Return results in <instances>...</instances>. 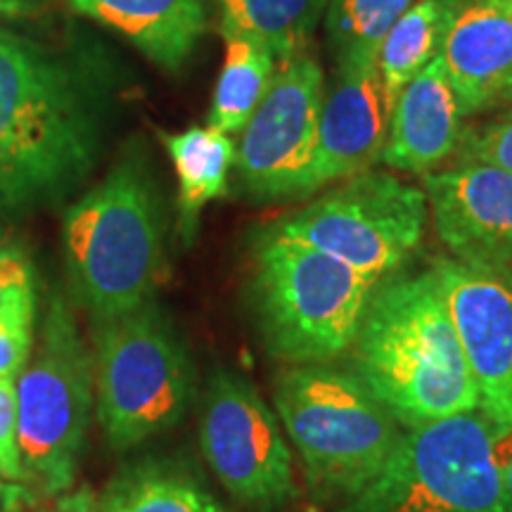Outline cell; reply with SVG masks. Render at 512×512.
Returning a JSON list of instances; mask_svg holds the SVG:
<instances>
[{
    "label": "cell",
    "mask_w": 512,
    "mask_h": 512,
    "mask_svg": "<svg viewBox=\"0 0 512 512\" xmlns=\"http://www.w3.org/2000/svg\"><path fill=\"white\" fill-rule=\"evenodd\" d=\"M36 491L22 482H12L0 475V512H24L34 505Z\"/></svg>",
    "instance_id": "cell-30"
},
{
    "label": "cell",
    "mask_w": 512,
    "mask_h": 512,
    "mask_svg": "<svg viewBox=\"0 0 512 512\" xmlns=\"http://www.w3.org/2000/svg\"><path fill=\"white\" fill-rule=\"evenodd\" d=\"M347 368L403 427L479 411L475 380L434 268L382 280Z\"/></svg>",
    "instance_id": "cell-2"
},
{
    "label": "cell",
    "mask_w": 512,
    "mask_h": 512,
    "mask_svg": "<svg viewBox=\"0 0 512 512\" xmlns=\"http://www.w3.org/2000/svg\"><path fill=\"white\" fill-rule=\"evenodd\" d=\"M107 69L0 29V216L60 202L100 159Z\"/></svg>",
    "instance_id": "cell-1"
},
{
    "label": "cell",
    "mask_w": 512,
    "mask_h": 512,
    "mask_svg": "<svg viewBox=\"0 0 512 512\" xmlns=\"http://www.w3.org/2000/svg\"><path fill=\"white\" fill-rule=\"evenodd\" d=\"M465 3L467 0H415L384 36L377 53V69L387 117L413 76L439 55L441 41Z\"/></svg>",
    "instance_id": "cell-20"
},
{
    "label": "cell",
    "mask_w": 512,
    "mask_h": 512,
    "mask_svg": "<svg viewBox=\"0 0 512 512\" xmlns=\"http://www.w3.org/2000/svg\"><path fill=\"white\" fill-rule=\"evenodd\" d=\"M46 0H0V15L3 17H38L46 12Z\"/></svg>",
    "instance_id": "cell-31"
},
{
    "label": "cell",
    "mask_w": 512,
    "mask_h": 512,
    "mask_svg": "<svg viewBox=\"0 0 512 512\" xmlns=\"http://www.w3.org/2000/svg\"><path fill=\"white\" fill-rule=\"evenodd\" d=\"M496 458L501 470L505 510L512 512V427H496Z\"/></svg>",
    "instance_id": "cell-29"
},
{
    "label": "cell",
    "mask_w": 512,
    "mask_h": 512,
    "mask_svg": "<svg viewBox=\"0 0 512 512\" xmlns=\"http://www.w3.org/2000/svg\"><path fill=\"white\" fill-rule=\"evenodd\" d=\"M389 117L377 57H342L323 98L309 195L380 162Z\"/></svg>",
    "instance_id": "cell-14"
},
{
    "label": "cell",
    "mask_w": 512,
    "mask_h": 512,
    "mask_svg": "<svg viewBox=\"0 0 512 512\" xmlns=\"http://www.w3.org/2000/svg\"><path fill=\"white\" fill-rule=\"evenodd\" d=\"M8 247V238H5V230L0 228V249H5Z\"/></svg>",
    "instance_id": "cell-32"
},
{
    "label": "cell",
    "mask_w": 512,
    "mask_h": 512,
    "mask_svg": "<svg viewBox=\"0 0 512 512\" xmlns=\"http://www.w3.org/2000/svg\"><path fill=\"white\" fill-rule=\"evenodd\" d=\"M323 98V69L309 53L278 64L271 88L242 128L235 152V171L252 200L309 197Z\"/></svg>",
    "instance_id": "cell-11"
},
{
    "label": "cell",
    "mask_w": 512,
    "mask_h": 512,
    "mask_svg": "<svg viewBox=\"0 0 512 512\" xmlns=\"http://www.w3.org/2000/svg\"><path fill=\"white\" fill-rule=\"evenodd\" d=\"M377 285L266 226L252 249L247 299L268 354L285 366H311L349 354Z\"/></svg>",
    "instance_id": "cell-4"
},
{
    "label": "cell",
    "mask_w": 512,
    "mask_h": 512,
    "mask_svg": "<svg viewBox=\"0 0 512 512\" xmlns=\"http://www.w3.org/2000/svg\"><path fill=\"white\" fill-rule=\"evenodd\" d=\"M415 0H330L325 29L342 57H377L384 36Z\"/></svg>",
    "instance_id": "cell-23"
},
{
    "label": "cell",
    "mask_w": 512,
    "mask_h": 512,
    "mask_svg": "<svg viewBox=\"0 0 512 512\" xmlns=\"http://www.w3.org/2000/svg\"><path fill=\"white\" fill-rule=\"evenodd\" d=\"M458 150L460 159L498 166L512 174V110L467 133Z\"/></svg>",
    "instance_id": "cell-25"
},
{
    "label": "cell",
    "mask_w": 512,
    "mask_h": 512,
    "mask_svg": "<svg viewBox=\"0 0 512 512\" xmlns=\"http://www.w3.org/2000/svg\"><path fill=\"white\" fill-rule=\"evenodd\" d=\"M36 290H29L0 311V377H19L34 349Z\"/></svg>",
    "instance_id": "cell-24"
},
{
    "label": "cell",
    "mask_w": 512,
    "mask_h": 512,
    "mask_svg": "<svg viewBox=\"0 0 512 512\" xmlns=\"http://www.w3.org/2000/svg\"><path fill=\"white\" fill-rule=\"evenodd\" d=\"M223 38H249L275 60L306 53L330 0H216Z\"/></svg>",
    "instance_id": "cell-21"
},
{
    "label": "cell",
    "mask_w": 512,
    "mask_h": 512,
    "mask_svg": "<svg viewBox=\"0 0 512 512\" xmlns=\"http://www.w3.org/2000/svg\"><path fill=\"white\" fill-rule=\"evenodd\" d=\"M422 190L453 259L477 266H512V174L458 159L425 176Z\"/></svg>",
    "instance_id": "cell-13"
},
{
    "label": "cell",
    "mask_w": 512,
    "mask_h": 512,
    "mask_svg": "<svg viewBox=\"0 0 512 512\" xmlns=\"http://www.w3.org/2000/svg\"><path fill=\"white\" fill-rule=\"evenodd\" d=\"M62 247L76 304L95 323L150 302L164 268V209L138 150L67 209Z\"/></svg>",
    "instance_id": "cell-3"
},
{
    "label": "cell",
    "mask_w": 512,
    "mask_h": 512,
    "mask_svg": "<svg viewBox=\"0 0 512 512\" xmlns=\"http://www.w3.org/2000/svg\"><path fill=\"white\" fill-rule=\"evenodd\" d=\"M93 356L72 306L50 299L36 354L17 377V430L24 482L43 496L69 491L79 475L93 411Z\"/></svg>",
    "instance_id": "cell-7"
},
{
    "label": "cell",
    "mask_w": 512,
    "mask_h": 512,
    "mask_svg": "<svg viewBox=\"0 0 512 512\" xmlns=\"http://www.w3.org/2000/svg\"><path fill=\"white\" fill-rule=\"evenodd\" d=\"M460 138L463 112L437 55L396 100L380 162L389 169L427 174L458 150Z\"/></svg>",
    "instance_id": "cell-16"
},
{
    "label": "cell",
    "mask_w": 512,
    "mask_h": 512,
    "mask_svg": "<svg viewBox=\"0 0 512 512\" xmlns=\"http://www.w3.org/2000/svg\"><path fill=\"white\" fill-rule=\"evenodd\" d=\"M100 498L105 512H226L190 467L166 458L121 467Z\"/></svg>",
    "instance_id": "cell-19"
},
{
    "label": "cell",
    "mask_w": 512,
    "mask_h": 512,
    "mask_svg": "<svg viewBox=\"0 0 512 512\" xmlns=\"http://www.w3.org/2000/svg\"><path fill=\"white\" fill-rule=\"evenodd\" d=\"M162 140L178 176V230L185 245H190L202 209L226 195L238 147L228 133L214 126H192L176 136H162Z\"/></svg>",
    "instance_id": "cell-18"
},
{
    "label": "cell",
    "mask_w": 512,
    "mask_h": 512,
    "mask_svg": "<svg viewBox=\"0 0 512 512\" xmlns=\"http://www.w3.org/2000/svg\"><path fill=\"white\" fill-rule=\"evenodd\" d=\"M273 406L316 501L342 508L380 475L403 425L347 366H285Z\"/></svg>",
    "instance_id": "cell-5"
},
{
    "label": "cell",
    "mask_w": 512,
    "mask_h": 512,
    "mask_svg": "<svg viewBox=\"0 0 512 512\" xmlns=\"http://www.w3.org/2000/svg\"><path fill=\"white\" fill-rule=\"evenodd\" d=\"M24 512H105V508H102V498L91 486H79V489H69L55 496V501L46 508H27Z\"/></svg>",
    "instance_id": "cell-28"
},
{
    "label": "cell",
    "mask_w": 512,
    "mask_h": 512,
    "mask_svg": "<svg viewBox=\"0 0 512 512\" xmlns=\"http://www.w3.org/2000/svg\"><path fill=\"white\" fill-rule=\"evenodd\" d=\"M223 41H226V60L214 88L209 126L233 136L247 126L256 107L261 105L280 62L271 50L249 38H223Z\"/></svg>",
    "instance_id": "cell-22"
},
{
    "label": "cell",
    "mask_w": 512,
    "mask_h": 512,
    "mask_svg": "<svg viewBox=\"0 0 512 512\" xmlns=\"http://www.w3.org/2000/svg\"><path fill=\"white\" fill-rule=\"evenodd\" d=\"M441 294L475 380L479 413L512 427V266L434 261Z\"/></svg>",
    "instance_id": "cell-12"
},
{
    "label": "cell",
    "mask_w": 512,
    "mask_h": 512,
    "mask_svg": "<svg viewBox=\"0 0 512 512\" xmlns=\"http://www.w3.org/2000/svg\"><path fill=\"white\" fill-rule=\"evenodd\" d=\"M503 3H505V5H508V10L512 12V0H503Z\"/></svg>",
    "instance_id": "cell-33"
},
{
    "label": "cell",
    "mask_w": 512,
    "mask_h": 512,
    "mask_svg": "<svg viewBox=\"0 0 512 512\" xmlns=\"http://www.w3.org/2000/svg\"><path fill=\"white\" fill-rule=\"evenodd\" d=\"M427 221L425 190L389 171H363L268 228L382 283L413 259Z\"/></svg>",
    "instance_id": "cell-9"
},
{
    "label": "cell",
    "mask_w": 512,
    "mask_h": 512,
    "mask_svg": "<svg viewBox=\"0 0 512 512\" xmlns=\"http://www.w3.org/2000/svg\"><path fill=\"white\" fill-rule=\"evenodd\" d=\"M0 475L12 482L27 484L22 456H19L15 377H0Z\"/></svg>",
    "instance_id": "cell-26"
},
{
    "label": "cell",
    "mask_w": 512,
    "mask_h": 512,
    "mask_svg": "<svg viewBox=\"0 0 512 512\" xmlns=\"http://www.w3.org/2000/svg\"><path fill=\"white\" fill-rule=\"evenodd\" d=\"M93 373L95 413L117 451L176 427L195 394L188 349L155 299L95 323Z\"/></svg>",
    "instance_id": "cell-6"
},
{
    "label": "cell",
    "mask_w": 512,
    "mask_h": 512,
    "mask_svg": "<svg viewBox=\"0 0 512 512\" xmlns=\"http://www.w3.org/2000/svg\"><path fill=\"white\" fill-rule=\"evenodd\" d=\"M337 512H508L496 427L479 411L403 427L380 475Z\"/></svg>",
    "instance_id": "cell-8"
},
{
    "label": "cell",
    "mask_w": 512,
    "mask_h": 512,
    "mask_svg": "<svg viewBox=\"0 0 512 512\" xmlns=\"http://www.w3.org/2000/svg\"><path fill=\"white\" fill-rule=\"evenodd\" d=\"M204 458L235 501L275 512L297 498L292 453L278 413L233 370H216L200 420Z\"/></svg>",
    "instance_id": "cell-10"
},
{
    "label": "cell",
    "mask_w": 512,
    "mask_h": 512,
    "mask_svg": "<svg viewBox=\"0 0 512 512\" xmlns=\"http://www.w3.org/2000/svg\"><path fill=\"white\" fill-rule=\"evenodd\" d=\"M36 290L34 266L22 247L8 245L0 249V311L19 294Z\"/></svg>",
    "instance_id": "cell-27"
},
{
    "label": "cell",
    "mask_w": 512,
    "mask_h": 512,
    "mask_svg": "<svg viewBox=\"0 0 512 512\" xmlns=\"http://www.w3.org/2000/svg\"><path fill=\"white\" fill-rule=\"evenodd\" d=\"M117 31L166 72L181 69L207 29V0H67Z\"/></svg>",
    "instance_id": "cell-17"
},
{
    "label": "cell",
    "mask_w": 512,
    "mask_h": 512,
    "mask_svg": "<svg viewBox=\"0 0 512 512\" xmlns=\"http://www.w3.org/2000/svg\"><path fill=\"white\" fill-rule=\"evenodd\" d=\"M439 57L463 117L512 102V12L503 0H467Z\"/></svg>",
    "instance_id": "cell-15"
}]
</instances>
